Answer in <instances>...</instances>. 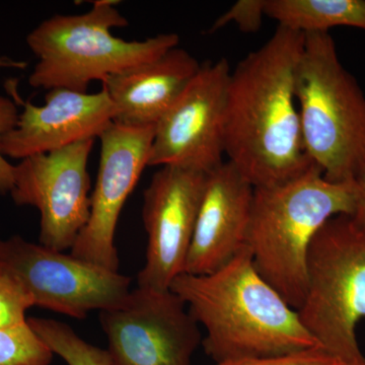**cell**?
<instances>
[{"instance_id":"7402d4cb","label":"cell","mask_w":365,"mask_h":365,"mask_svg":"<svg viewBox=\"0 0 365 365\" xmlns=\"http://www.w3.org/2000/svg\"><path fill=\"white\" fill-rule=\"evenodd\" d=\"M18 105L14 100L0 96V143L2 138L13 130L18 122ZM14 165L2 155L0 150V194L6 195L11 193L14 186Z\"/></svg>"},{"instance_id":"8992f818","label":"cell","mask_w":365,"mask_h":365,"mask_svg":"<svg viewBox=\"0 0 365 365\" xmlns=\"http://www.w3.org/2000/svg\"><path fill=\"white\" fill-rule=\"evenodd\" d=\"M297 312L327 352L345 365H365L356 337L357 324L365 319V232L351 216H336L314 237L306 295Z\"/></svg>"},{"instance_id":"9c48e42d","label":"cell","mask_w":365,"mask_h":365,"mask_svg":"<svg viewBox=\"0 0 365 365\" xmlns=\"http://www.w3.org/2000/svg\"><path fill=\"white\" fill-rule=\"evenodd\" d=\"M95 140L34 155L14 165L11 196L19 206L40 212L39 244L64 252L72 248L91 211L88 158Z\"/></svg>"},{"instance_id":"4fadbf2b","label":"cell","mask_w":365,"mask_h":365,"mask_svg":"<svg viewBox=\"0 0 365 365\" xmlns=\"http://www.w3.org/2000/svg\"><path fill=\"white\" fill-rule=\"evenodd\" d=\"M11 93L24 110L0 143L6 158L21 160L79 141L96 140L114 120V107L103 88L95 93L54 88L48 91L42 106L24 102L14 86Z\"/></svg>"},{"instance_id":"2e32d148","label":"cell","mask_w":365,"mask_h":365,"mask_svg":"<svg viewBox=\"0 0 365 365\" xmlns=\"http://www.w3.org/2000/svg\"><path fill=\"white\" fill-rule=\"evenodd\" d=\"M265 14L278 26L304 35L337 26L365 31V0H266Z\"/></svg>"},{"instance_id":"ffe728a7","label":"cell","mask_w":365,"mask_h":365,"mask_svg":"<svg viewBox=\"0 0 365 365\" xmlns=\"http://www.w3.org/2000/svg\"><path fill=\"white\" fill-rule=\"evenodd\" d=\"M215 365H345L322 347L272 356L225 360Z\"/></svg>"},{"instance_id":"cb8c5ba5","label":"cell","mask_w":365,"mask_h":365,"mask_svg":"<svg viewBox=\"0 0 365 365\" xmlns=\"http://www.w3.org/2000/svg\"><path fill=\"white\" fill-rule=\"evenodd\" d=\"M28 67V62L23 60L11 58L9 56H0V69H19L23 71Z\"/></svg>"},{"instance_id":"3957f363","label":"cell","mask_w":365,"mask_h":365,"mask_svg":"<svg viewBox=\"0 0 365 365\" xmlns=\"http://www.w3.org/2000/svg\"><path fill=\"white\" fill-rule=\"evenodd\" d=\"M354 206V181H329L316 165L289 181L255 188L247 248L258 273L295 311L306 295L314 237L336 216L352 215Z\"/></svg>"},{"instance_id":"5bb4252c","label":"cell","mask_w":365,"mask_h":365,"mask_svg":"<svg viewBox=\"0 0 365 365\" xmlns=\"http://www.w3.org/2000/svg\"><path fill=\"white\" fill-rule=\"evenodd\" d=\"M254 191L228 160L207 173L184 273L215 272L246 248Z\"/></svg>"},{"instance_id":"7c38bea8","label":"cell","mask_w":365,"mask_h":365,"mask_svg":"<svg viewBox=\"0 0 365 365\" xmlns=\"http://www.w3.org/2000/svg\"><path fill=\"white\" fill-rule=\"evenodd\" d=\"M206 176L207 173L165 165L151 178L143 207L148 250L137 287L169 290L184 273Z\"/></svg>"},{"instance_id":"6da1fadb","label":"cell","mask_w":365,"mask_h":365,"mask_svg":"<svg viewBox=\"0 0 365 365\" xmlns=\"http://www.w3.org/2000/svg\"><path fill=\"white\" fill-rule=\"evenodd\" d=\"M304 39V34L278 26L230 73L225 155L254 188L289 181L314 165L304 148L295 95Z\"/></svg>"},{"instance_id":"603a6c76","label":"cell","mask_w":365,"mask_h":365,"mask_svg":"<svg viewBox=\"0 0 365 365\" xmlns=\"http://www.w3.org/2000/svg\"><path fill=\"white\" fill-rule=\"evenodd\" d=\"M355 206L351 216L353 222L365 232V163L354 179Z\"/></svg>"},{"instance_id":"e0dca14e","label":"cell","mask_w":365,"mask_h":365,"mask_svg":"<svg viewBox=\"0 0 365 365\" xmlns=\"http://www.w3.org/2000/svg\"><path fill=\"white\" fill-rule=\"evenodd\" d=\"M29 325L68 365H112L107 350L86 342L73 329L56 319H28Z\"/></svg>"},{"instance_id":"9a60e30c","label":"cell","mask_w":365,"mask_h":365,"mask_svg":"<svg viewBox=\"0 0 365 365\" xmlns=\"http://www.w3.org/2000/svg\"><path fill=\"white\" fill-rule=\"evenodd\" d=\"M200 67L189 52L176 47L104 79L103 90L114 107L113 123L132 128L157 126Z\"/></svg>"},{"instance_id":"277c9868","label":"cell","mask_w":365,"mask_h":365,"mask_svg":"<svg viewBox=\"0 0 365 365\" xmlns=\"http://www.w3.org/2000/svg\"><path fill=\"white\" fill-rule=\"evenodd\" d=\"M295 95L307 157L329 181H354L365 163V96L330 33L304 35Z\"/></svg>"},{"instance_id":"7a4b0ae2","label":"cell","mask_w":365,"mask_h":365,"mask_svg":"<svg viewBox=\"0 0 365 365\" xmlns=\"http://www.w3.org/2000/svg\"><path fill=\"white\" fill-rule=\"evenodd\" d=\"M170 289L205 329L204 350L216 364L321 347L294 307L258 273L247 247L215 272L182 273Z\"/></svg>"},{"instance_id":"ba28073f","label":"cell","mask_w":365,"mask_h":365,"mask_svg":"<svg viewBox=\"0 0 365 365\" xmlns=\"http://www.w3.org/2000/svg\"><path fill=\"white\" fill-rule=\"evenodd\" d=\"M112 365H191L199 324L172 290L137 287L100 312Z\"/></svg>"},{"instance_id":"52a82bcc","label":"cell","mask_w":365,"mask_h":365,"mask_svg":"<svg viewBox=\"0 0 365 365\" xmlns=\"http://www.w3.org/2000/svg\"><path fill=\"white\" fill-rule=\"evenodd\" d=\"M0 274L16 282L33 307L76 319L117 306L131 290V278L64 252L26 241L0 239Z\"/></svg>"},{"instance_id":"ac0fdd59","label":"cell","mask_w":365,"mask_h":365,"mask_svg":"<svg viewBox=\"0 0 365 365\" xmlns=\"http://www.w3.org/2000/svg\"><path fill=\"white\" fill-rule=\"evenodd\" d=\"M53 355L28 322L0 330V365H50Z\"/></svg>"},{"instance_id":"8fae6325","label":"cell","mask_w":365,"mask_h":365,"mask_svg":"<svg viewBox=\"0 0 365 365\" xmlns=\"http://www.w3.org/2000/svg\"><path fill=\"white\" fill-rule=\"evenodd\" d=\"M155 127L112 123L101 136L97 182L91 195L90 217L71 255L93 265L118 271L115 234L122 209L145 168L150 167Z\"/></svg>"},{"instance_id":"44dd1931","label":"cell","mask_w":365,"mask_h":365,"mask_svg":"<svg viewBox=\"0 0 365 365\" xmlns=\"http://www.w3.org/2000/svg\"><path fill=\"white\" fill-rule=\"evenodd\" d=\"M266 0H239L225 11L211 26L210 32L220 30L223 26L235 24L245 33L260 30L265 14Z\"/></svg>"},{"instance_id":"d6986e66","label":"cell","mask_w":365,"mask_h":365,"mask_svg":"<svg viewBox=\"0 0 365 365\" xmlns=\"http://www.w3.org/2000/svg\"><path fill=\"white\" fill-rule=\"evenodd\" d=\"M32 302L16 282L0 274V330L26 324Z\"/></svg>"},{"instance_id":"5b68a950","label":"cell","mask_w":365,"mask_h":365,"mask_svg":"<svg viewBox=\"0 0 365 365\" xmlns=\"http://www.w3.org/2000/svg\"><path fill=\"white\" fill-rule=\"evenodd\" d=\"M100 0L85 14H56L26 37L38 58L29 78L35 88H66L88 93L91 83L157 59L178 47L177 34H162L144 41H125L113 28L128 25L115 4Z\"/></svg>"},{"instance_id":"30bf717a","label":"cell","mask_w":365,"mask_h":365,"mask_svg":"<svg viewBox=\"0 0 365 365\" xmlns=\"http://www.w3.org/2000/svg\"><path fill=\"white\" fill-rule=\"evenodd\" d=\"M230 73L227 59L201 66L155 126L150 167L175 165L208 173L222 165Z\"/></svg>"}]
</instances>
